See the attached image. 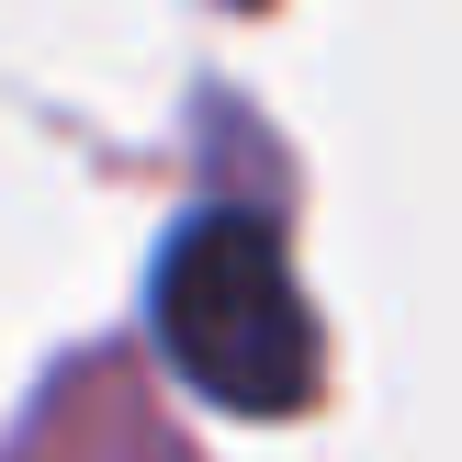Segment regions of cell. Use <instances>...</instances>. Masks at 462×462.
Masks as SVG:
<instances>
[{"instance_id": "6da1fadb", "label": "cell", "mask_w": 462, "mask_h": 462, "mask_svg": "<svg viewBox=\"0 0 462 462\" xmlns=\"http://www.w3.org/2000/svg\"><path fill=\"white\" fill-rule=\"evenodd\" d=\"M158 350L237 418H293L316 395V316L260 215H192L158 260Z\"/></svg>"}]
</instances>
